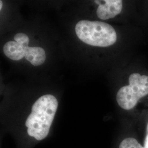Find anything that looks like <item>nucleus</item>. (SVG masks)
I'll list each match as a JSON object with an SVG mask.
<instances>
[{"label":"nucleus","mask_w":148,"mask_h":148,"mask_svg":"<svg viewBox=\"0 0 148 148\" xmlns=\"http://www.w3.org/2000/svg\"><path fill=\"white\" fill-rule=\"evenodd\" d=\"M58 106L57 99L51 95H43L35 101L25 122L29 136L37 140H43L47 136Z\"/></svg>","instance_id":"1"},{"label":"nucleus","mask_w":148,"mask_h":148,"mask_svg":"<svg viewBox=\"0 0 148 148\" xmlns=\"http://www.w3.org/2000/svg\"><path fill=\"white\" fill-rule=\"evenodd\" d=\"M75 32L79 40L90 46L106 47L116 42L115 30L104 22L82 20L76 25Z\"/></svg>","instance_id":"2"},{"label":"nucleus","mask_w":148,"mask_h":148,"mask_svg":"<svg viewBox=\"0 0 148 148\" xmlns=\"http://www.w3.org/2000/svg\"><path fill=\"white\" fill-rule=\"evenodd\" d=\"M129 85L122 87L117 93V104L122 109L130 111L139 101L148 95V76L137 73L130 75Z\"/></svg>","instance_id":"3"},{"label":"nucleus","mask_w":148,"mask_h":148,"mask_svg":"<svg viewBox=\"0 0 148 148\" xmlns=\"http://www.w3.org/2000/svg\"><path fill=\"white\" fill-rule=\"evenodd\" d=\"M95 1L99 4L97 10V15L101 20H108L113 18L121 12L122 1L121 0Z\"/></svg>","instance_id":"4"},{"label":"nucleus","mask_w":148,"mask_h":148,"mask_svg":"<svg viewBox=\"0 0 148 148\" xmlns=\"http://www.w3.org/2000/svg\"><path fill=\"white\" fill-rule=\"evenodd\" d=\"M29 43L22 44L16 41H8L3 46L5 56L13 60H19L25 57V48Z\"/></svg>","instance_id":"5"},{"label":"nucleus","mask_w":148,"mask_h":148,"mask_svg":"<svg viewBox=\"0 0 148 148\" xmlns=\"http://www.w3.org/2000/svg\"><path fill=\"white\" fill-rule=\"evenodd\" d=\"M46 57L45 51L42 48L29 46L25 48V58L34 66L42 65Z\"/></svg>","instance_id":"6"},{"label":"nucleus","mask_w":148,"mask_h":148,"mask_svg":"<svg viewBox=\"0 0 148 148\" xmlns=\"http://www.w3.org/2000/svg\"><path fill=\"white\" fill-rule=\"evenodd\" d=\"M119 148H146L134 136L125 138L120 143Z\"/></svg>","instance_id":"7"},{"label":"nucleus","mask_w":148,"mask_h":148,"mask_svg":"<svg viewBox=\"0 0 148 148\" xmlns=\"http://www.w3.org/2000/svg\"><path fill=\"white\" fill-rule=\"evenodd\" d=\"M0 4H1V5H0V10H1V9L2 8V1H0Z\"/></svg>","instance_id":"8"}]
</instances>
